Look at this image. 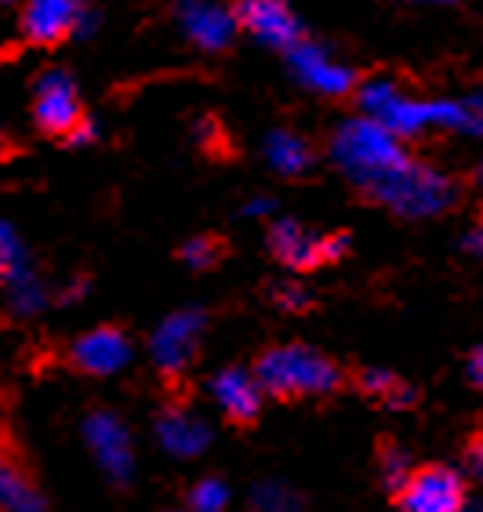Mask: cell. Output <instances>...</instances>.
<instances>
[{
    "mask_svg": "<svg viewBox=\"0 0 483 512\" xmlns=\"http://www.w3.org/2000/svg\"><path fill=\"white\" fill-rule=\"evenodd\" d=\"M382 480L389 483V487H404L407 480H411V473H407V458L400 451H385V458H382Z\"/></svg>",
    "mask_w": 483,
    "mask_h": 512,
    "instance_id": "603a6c76",
    "label": "cell"
},
{
    "mask_svg": "<svg viewBox=\"0 0 483 512\" xmlns=\"http://www.w3.org/2000/svg\"><path fill=\"white\" fill-rule=\"evenodd\" d=\"M258 382L269 396L298 400V396L335 393L342 375L324 353L309 345H273L258 356Z\"/></svg>",
    "mask_w": 483,
    "mask_h": 512,
    "instance_id": "7a4b0ae2",
    "label": "cell"
},
{
    "mask_svg": "<svg viewBox=\"0 0 483 512\" xmlns=\"http://www.w3.org/2000/svg\"><path fill=\"white\" fill-rule=\"evenodd\" d=\"M469 378L483 389V349H476L473 360H469Z\"/></svg>",
    "mask_w": 483,
    "mask_h": 512,
    "instance_id": "484cf974",
    "label": "cell"
},
{
    "mask_svg": "<svg viewBox=\"0 0 483 512\" xmlns=\"http://www.w3.org/2000/svg\"><path fill=\"white\" fill-rule=\"evenodd\" d=\"M226 505H229V487L218 476H207V480H200L189 491V512H226Z\"/></svg>",
    "mask_w": 483,
    "mask_h": 512,
    "instance_id": "44dd1931",
    "label": "cell"
},
{
    "mask_svg": "<svg viewBox=\"0 0 483 512\" xmlns=\"http://www.w3.org/2000/svg\"><path fill=\"white\" fill-rule=\"evenodd\" d=\"M480 178H483V168H480Z\"/></svg>",
    "mask_w": 483,
    "mask_h": 512,
    "instance_id": "4dcf8cb0",
    "label": "cell"
},
{
    "mask_svg": "<svg viewBox=\"0 0 483 512\" xmlns=\"http://www.w3.org/2000/svg\"><path fill=\"white\" fill-rule=\"evenodd\" d=\"M360 106L367 109V117L378 120V124L393 131L396 138L418 135V131L433 128V102L407 99L393 80H375V84H367V88L360 91Z\"/></svg>",
    "mask_w": 483,
    "mask_h": 512,
    "instance_id": "277c9868",
    "label": "cell"
},
{
    "mask_svg": "<svg viewBox=\"0 0 483 512\" xmlns=\"http://www.w3.org/2000/svg\"><path fill=\"white\" fill-rule=\"evenodd\" d=\"M262 393H266L262 382L255 375L240 371V367H226L222 375L211 378V400L229 422H255L258 411H262Z\"/></svg>",
    "mask_w": 483,
    "mask_h": 512,
    "instance_id": "7c38bea8",
    "label": "cell"
},
{
    "mask_svg": "<svg viewBox=\"0 0 483 512\" xmlns=\"http://www.w3.org/2000/svg\"><path fill=\"white\" fill-rule=\"evenodd\" d=\"M469 247H473V251H480V255H483V226L476 229L473 237H469Z\"/></svg>",
    "mask_w": 483,
    "mask_h": 512,
    "instance_id": "83f0119b",
    "label": "cell"
},
{
    "mask_svg": "<svg viewBox=\"0 0 483 512\" xmlns=\"http://www.w3.org/2000/svg\"><path fill=\"white\" fill-rule=\"evenodd\" d=\"M233 15H237V26H244L251 37L273 44V48L291 51L302 40L298 19L287 0H237Z\"/></svg>",
    "mask_w": 483,
    "mask_h": 512,
    "instance_id": "30bf717a",
    "label": "cell"
},
{
    "mask_svg": "<svg viewBox=\"0 0 483 512\" xmlns=\"http://www.w3.org/2000/svg\"><path fill=\"white\" fill-rule=\"evenodd\" d=\"M84 440H88L102 473L124 487L131 480V473H135V447H131V436L124 429V422L113 411L88 414L84 418Z\"/></svg>",
    "mask_w": 483,
    "mask_h": 512,
    "instance_id": "8992f818",
    "label": "cell"
},
{
    "mask_svg": "<svg viewBox=\"0 0 483 512\" xmlns=\"http://www.w3.org/2000/svg\"><path fill=\"white\" fill-rule=\"evenodd\" d=\"M33 120L40 124V131H48L55 138H73L84 124L77 84L62 69L40 73L37 91H33Z\"/></svg>",
    "mask_w": 483,
    "mask_h": 512,
    "instance_id": "5b68a950",
    "label": "cell"
},
{
    "mask_svg": "<svg viewBox=\"0 0 483 512\" xmlns=\"http://www.w3.org/2000/svg\"><path fill=\"white\" fill-rule=\"evenodd\" d=\"M157 444L171 458H197L211 444V425L186 407H168L157 418Z\"/></svg>",
    "mask_w": 483,
    "mask_h": 512,
    "instance_id": "4fadbf2b",
    "label": "cell"
},
{
    "mask_svg": "<svg viewBox=\"0 0 483 512\" xmlns=\"http://www.w3.org/2000/svg\"><path fill=\"white\" fill-rule=\"evenodd\" d=\"M266 157H269V164L287 178L306 175L309 164H313V153H309L306 138H298L295 131H273L266 142Z\"/></svg>",
    "mask_w": 483,
    "mask_h": 512,
    "instance_id": "e0dca14e",
    "label": "cell"
},
{
    "mask_svg": "<svg viewBox=\"0 0 483 512\" xmlns=\"http://www.w3.org/2000/svg\"><path fill=\"white\" fill-rule=\"evenodd\" d=\"M462 505H465V483L447 465L418 469L400 487V512H458Z\"/></svg>",
    "mask_w": 483,
    "mask_h": 512,
    "instance_id": "52a82bcc",
    "label": "cell"
},
{
    "mask_svg": "<svg viewBox=\"0 0 483 512\" xmlns=\"http://www.w3.org/2000/svg\"><path fill=\"white\" fill-rule=\"evenodd\" d=\"M291 66H295V73H298L302 84L324 91V95H345V91L356 84L353 69L338 66V62L327 59L324 48H316V44H302V40L291 48Z\"/></svg>",
    "mask_w": 483,
    "mask_h": 512,
    "instance_id": "5bb4252c",
    "label": "cell"
},
{
    "mask_svg": "<svg viewBox=\"0 0 483 512\" xmlns=\"http://www.w3.org/2000/svg\"><path fill=\"white\" fill-rule=\"evenodd\" d=\"M331 157L367 193L382 189L389 178H396L400 171H407L414 164L404 153V146H400V138L371 117L342 124L335 142H331Z\"/></svg>",
    "mask_w": 483,
    "mask_h": 512,
    "instance_id": "6da1fadb",
    "label": "cell"
},
{
    "mask_svg": "<svg viewBox=\"0 0 483 512\" xmlns=\"http://www.w3.org/2000/svg\"><path fill=\"white\" fill-rule=\"evenodd\" d=\"M182 22H186V33L197 40L200 48L218 51L226 48V40L233 37L237 15L218 8L215 0H182Z\"/></svg>",
    "mask_w": 483,
    "mask_h": 512,
    "instance_id": "2e32d148",
    "label": "cell"
},
{
    "mask_svg": "<svg viewBox=\"0 0 483 512\" xmlns=\"http://www.w3.org/2000/svg\"><path fill=\"white\" fill-rule=\"evenodd\" d=\"M0 505L4 512H44V494L30 483V476L19 473L15 462H4L0 469Z\"/></svg>",
    "mask_w": 483,
    "mask_h": 512,
    "instance_id": "ac0fdd59",
    "label": "cell"
},
{
    "mask_svg": "<svg viewBox=\"0 0 483 512\" xmlns=\"http://www.w3.org/2000/svg\"><path fill=\"white\" fill-rule=\"evenodd\" d=\"M251 509L255 512H306V505H302V498H298L287 483L266 480L251 491Z\"/></svg>",
    "mask_w": 483,
    "mask_h": 512,
    "instance_id": "d6986e66",
    "label": "cell"
},
{
    "mask_svg": "<svg viewBox=\"0 0 483 512\" xmlns=\"http://www.w3.org/2000/svg\"><path fill=\"white\" fill-rule=\"evenodd\" d=\"M200 338H204V313L182 309V313H171L153 331L149 353H153V360H157V367L164 375H178V371H186V364L200 349Z\"/></svg>",
    "mask_w": 483,
    "mask_h": 512,
    "instance_id": "ba28073f",
    "label": "cell"
},
{
    "mask_svg": "<svg viewBox=\"0 0 483 512\" xmlns=\"http://www.w3.org/2000/svg\"><path fill=\"white\" fill-rule=\"evenodd\" d=\"M69 356H73V364H77L84 375L109 378L128 367L131 342L120 327H95V331L77 338V345H73Z\"/></svg>",
    "mask_w": 483,
    "mask_h": 512,
    "instance_id": "8fae6325",
    "label": "cell"
},
{
    "mask_svg": "<svg viewBox=\"0 0 483 512\" xmlns=\"http://www.w3.org/2000/svg\"><path fill=\"white\" fill-rule=\"evenodd\" d=\"M168 512H189V509H168Z\"/></svg>",
    "mask_w": 483,
    "mask_h": 512,
    "instance_id": "f546056e",
    "label": "cell"
},
{
    "mask_svg": "<svg viewBox=\"0 0 483 512\" xmlns=\"http://www.w3.org/2000/svg\"><path fill=\"white\" fill-rule=\"evenodd\" d=\"M371 197L382 200V204H389L396 215L422 218V215H436V211H444V207L454 200V189L440 171H429V168H422V164H411L407 171H400L396 178H389L382 189H375Z\"/></svg>",
    "mask_w": 483,
    "mask_h": 512,
    "instance_id": "3957f363",
    "label": "cell"
},
{
    "mask_svg": "<svg viewBox=\"0 0 483 512\" xmlns=\"http://www.w3.org/2000/svg\"><path fill=\"white\" fill-rule=\"evenodd\" d=\"M276 302H280L284 309H291V313H302V309H309V295L298 284L280 287V291H276Z\"/></svg>",
    "mask_w": 483,
    "mask_h": 512,
    "instance_id": "cb8c5ba5",
    "label": "cell"
},
{
    "mask_svg": "<svg viewBox=\"0 0 483 512\" xmlns=\"http://www.w3.org/2000/svg\"><path fill=\"white\" fill-rule=\"evenodd\" d=\"M360 385H364L371 396H378V400H385V404H393V407L411 404V400H414V393L393 375V371H378V367H375V371H364Z\"/></svg>",
    "mask_w": 483,
    "mask_h": 512,
    "instance_id": "ffe728a7",
    "label": "cell"
},
{
    "mask_svg": "<svg viewBox=\"0 0 483 512\" xmlns=\"http://www.w3.org/2000/svg\"><path fill=\"white\" fill-rule=\"evenodd\" d=\"M269 247L273 255L291 269H316L320 262H327V240L313 237L306 226L298 222H276L269 229Z\"/></svg>",
    "mask_w": 483,
    "mask_h": 512,
    "instance_id": "9a60e30c",
    "label": "cell"
},
{
    "mask_svg": "<svg viewBox=\"0 0 483 512\" xmlns=\"http://www.w3.org/2000/svg\"><path fill=\"white\" fill-rule=\"evenodd\" d=\"M218 255H222V244L211 237H193L186 247H182V262L193 269H207V266H215Z\"/></svg>",
    "mask_w": 483,
    "mask_h": 512,
    "instance_id": "7402d4cb",
    "label": "cell"
},
{
    "mask_svg": "<svg viewBox=\"0 0 483 512\" xmlns=\"http://www.w3.org/2000/svg\"><path fill=\"white\" fill-rule=\"evenodd\" d=\"M458 512H483V505H469V502H465V505H462V509H458Z\"/></svg>",
    "mask_w": 483,
    "mask_h": 512,
    "instance_id": "f1b7e54d",
    "label": "cell"
},
{
    "mask_svg": "<svg viewBox=\"0 0 483 512\" xmlns=\"http://www.w3.org/2000/svg\"><path fill=\"white\" fill-rule=\"evenodd\" d=\"M269 211H273L269 200H251V204L244 207V215H269Z\"/></svg>",
    "mask_w": 483,
    "mask_h": 512,
    "instance_id": "4316f807",
    "label": "cell"
},
{
    "mask_svg": "<svg viewBox=\"0 0 483 512\" xmlns=\"http://www.w3.org/2000/svg\"><path fill=\"white\" fill-rule=\"evenodd\" d=\"M80 19H84V0H26L19 30L37 48H51L77 30Z\"/></svg>",
    "mask_w": 483,
    "mask_h": 512,
    "instance_id": "9c48e42d",
    "label": "cell"
},
{
    "mask_svg": "<svg viewBox=\"0 0 483 512\" xmlns=\"http://www.w3.org/2000/svg\"><path fill=\"white\" fill-rule=\"evenodd\" d=\"M469 473H473L476 480L483 483V436L469 444Z\"/></svg>",
    "mask_w": 483,
    "mask_h": 512,
    "instance_id": "d4e9b609",
    "label": "cell"
},
{
    "mask_svg": "<svg viewBox=\"0 0 483 512\" xmlns=\"http://www.w3.org/2000/svg\"><path fill=\"white\" fill-rule=\"evenodd\" d=\"M8 4H11V0H8Z\"/></svg>",
    "mask_w": 483,
    "mask_h": 512,
    "instance_id": "1f68e13d",
    "label": "cell"
}]
</instances>
